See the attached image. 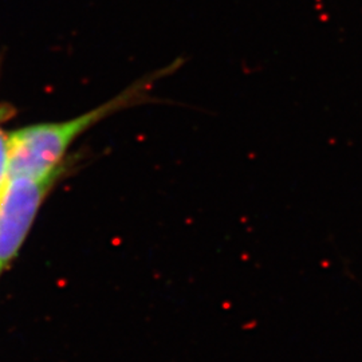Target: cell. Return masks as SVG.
Listing matches in <instances>:
<instances>
[{"instance_id": "7a4b0ae2", "label": "cell", "mask_w": 362, "mask_h": 362, "mask_svg": "<svg viewBox=\"0 0 362 362\" xmlns=\"http://www.w3.org/2000/svg\"><path fill=\"white\" fill-rule=\"evenodd\" d=\"M59 170L50 176L8 177L0 189V272L15 258Z\"/></svg>"}, {"instance_id": "6da1fadb", "label": "cell", "mask_w": 362, "mask_h": 362, "mask_svg": "<svg viewBox=\"0 0 362 362\" xmlns=\"http://www.w3.org/2000/svg\"><path fill=\"white\" fill-rule=\"evenodd\" d=\"M185 58L179 57L172 64L161 67L141 78L127 90L118 94L109 103L91 112L65 122L37 124L16 130L8 136V177L40 179L59 170V164L69 146L78 136L89 129L105 117L121 109L143 104H175L152 97L149 91L157 81L173 76L185 64Z\"/></svg>"}, {"instance_id": "3957f363", "label": "cell", "mask_w": 362, "mask_h": 362, "mask_svg": "<svg viewBox=\"0 0 362 362\" xmlns=\"http://www.w3.org/2000/svg\"><path fill=\"white\" fill-rule=\"evenodd\" d=\"M8 176V137L0 129V189Z\"/></svg>"}]
</instances>
